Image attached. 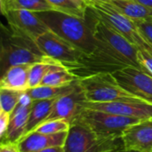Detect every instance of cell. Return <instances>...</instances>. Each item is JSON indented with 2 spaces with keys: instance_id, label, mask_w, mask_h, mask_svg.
Returning a JSON list of instances; mask_svg holds the SVG:
<instances>
[{
  "instance_id": "obj_35",
  "label": "cell",
  "mask_w": 152,
  "mask_h": 152,
  "mask_svg": "<svg viewBox=\"0 0 152 152\" xmlns=\"http://www.w3.org/2000/svg\"><path fill=\"white\" fill-rule=\"evenodd\" d=\"M118 152H120V151H118Z\"/></svg>"
},
{
  "instance_id": "obj_13",
  "label": "cell",
  "mask_w": 152,
  "mask_h": 152,
  "mask_svg": "<svg viewBox=\"0 0 152 152\" xmlns=\"http://www.w3.org/2000/svg\"><path fill=\"white\" fill-rule=\"evenodd\" d=\"M124 151L152 152V120L128 126L121 134Z\"/></svg>"
},
{
  "instance_id": "obj_8",
  "label": "cell",
  "mask_w": 152,
  "mask_h": 152,
  "mask_svg": "<svg viewBox=\"0 0 152 152\" xmlns=\"http://www.w3.org/2000/svg\"><path fill=\"white\" fill-rule=\"evenodd\" d=\"M36 43L45 56L60 61L65 67L78 62L84 53H86L75 45L63 39L51 30L38 37L36 39Z\"/></svg>"
},
{
  "instance_id": "obj_15",
  "label": "cell",
  "mask_w": 152,
  "mask_h": 152,
  "mask_svg": "<svg viewBox=\"0 0 152 152\" xmlns=\"http://www.w3.org/2000/svg\"><path fill=\"white\" fill-rule=\"evenodd\" d=\"M68 133L47 134L33 132L21 138L17 144L20 152H36L52 147H61L66 142Z\"/></svg>"
},
{
  "instance_id": "obj_28",
  "label": "cell",
  "mask_w": 152,
  "mask_h": 152,
  "mask_svg": "<svg viewBox=\"0 0 152 152\" xmlns=\"http://www.w3.org/2000/svg\"><path fill=\"white\" fill-rule=\"evenodd\" d=\"M11 115L12 114H9V113L0 110V137H1V139L6 134V131H7L9 124H10Z\"/></svg>"
},
{
  "instance_id": "obj_17",
  "label": "cell",
  "mask_w": 152,
  "mask_h": 152,
  "mask_svg": "<svg viewBox=\"0 0 152 152\" xmlns=\"http://www.w3.org/2000/svg\"><path fill=\"white\" fill-rule=\"evenodd\" d=\"M118 12L135 22H152V9L135 0H111L110 2Z\"/></svg>"
},
{
  "instance_id": "obj_24",
  "label": "cell",
  "mask_w": 152,
  "mask_h": 152,
  "mask_svg": "<svg viewBox=\"0 0 152 152\" xmlns=\"http://www.w3.org/2000/svg\"><path fill=\"white\" fill-rule=\"evenodd\" d=\"M53 7V10L65 12L68 14L75 15L80 18H86L87 10L82 9L73 0H46Z\"/></svg>"
},
{
  "instance_id": "obj_29",
  "label": "cell",
  "mask_w": 152,
  "mask_h": 152,
  "mask_svg": "<svg viewBox=\"0 0 152 152\" xmlns=\"http://www.w3.org/2000/svg\"><path fill=\"white\" fill-rule=\"evenodd\" d=\"M0 152H20L18 144L10 142H1Z\"/></svg>"
},
{
  "instance_id": "obj_30",
  "label": "cell",
  "mask_w": 152,
  "mask_h": 152,
  "mask_svg": "<svg viewBox=\"0 0 152 152\" xmlns=\"http://www.w3.org/2000/svg\"><path fill=\"white\" fill-rule=\"evenodd\" d=\"M36 152H64V147L63 146H61V147H52V148H47V149Z\"/></svg>"
},
{
  "instance_id": "obj_18",
  "label": "cell",
  "mask_w": 152,
  "mask_h": 152,
  "mask_svg": "<svg viewBox=\"0 0 152 152\" xmlns=\"http://www.w3.org/2000/svg\"><path fill=\"white\" fill-rule=\"evenodd\" d=\"M56 99L33 101L23 137L30 134L37 126L41 125L46 120V118L51 113L52 108Z\"/></svg>"
},
{
  "instance_id": "obj_33",
  "label": "cell",
  "mask_w": 152,
  "mask_h": 152,
  "mask_svg": "<svg viewBox=\"0 0 152 152\" xmlns=\"http://www.w3.org/2000/svg\"><path fill=\"white\" fill-rule=\"evenodd\" d=\"M111 0H88V2H89V6L91 5V4H93V3H94V2H108V3H110Z\"/></svg>"
},
{
  "instance_id": "obj_1",
  "label": "cell",
  "mask_w": 152,
  "mask_h": 152,
  "mask_svg": "<svg viewBox=\"0 0 152 152\" xmlns=\"http://www.w3.org/2000/svg\"><path fill=\"white\" fill-rule=\"evenodd\" d=\"M87 10L95 41L94 52L115 71L129 66L142 69L137 58L139 49L113 27L98 18L89 8Z\"/></svg>"
},
{
  "instance_id": "obj_22",
  "label": "cell",
  "mask_w": 152,
  "mask_h": 152,
  "mask_svg": "<svg viewBox=\"0 0 152 152\" xmlns=\"http://www.w3.org/2000/svg\"><path fill=\"white\" fill-rule=\"evenodd\" d=\"M59 64H61L60 61H55L50 57H46V56L43 61L32 64L30 70H29V77H28L29 88H34V87L39 86L41 85L44 77L48 74V72Z\"/></svg>"
},
{
  "instance_id": "obj_16",
  "label": "cell",
  "mask_w": 152,
  "mask_h": 152,
  "mask_svg": "<svg viewBox=\"0 0 152 152\" xmlns=\"http://www.w3.org/2000/svg\"><path fill=\"white\" fill-rule=\"evenodd\" d=\"M32 64L17 65L9 68L3 75L0 81V89H9L25 92L28 86L29 70Z\"/></svg>"
},
{
  "instance_id": "obj_20",
  "label": "cell",
  "mask_w": 152,
  "mask_h": 152,
  "mask_svg": "<svg viewBox=\"0 0 152 152\" xmlns=\"http://www.w3.org/2000/svg\"><path fill=\"white\" fill-rule=\"evenodd\" d=\"M1 12L4 13L10 10H28L31 12H44L53 10L46 0H0Z\"/></svg>"
},
{
  "instance_id": "obj_32",
  "label": "cell",
  "mask_w": 152,
  "mask_h": 152,
  "mask_svg": "<svg viewBox=\"0 0 152 152\" xmlns=\"http://www.w3.org/2000/svg\"><path fill=\"white\" fill-rule=\"evenodd\" d=\"M135 1L143 4L146 7H149V8L152 9V0H135Z\"/></svg>"
},
{
  "instance_id": "obj_12",
  "label": "cell",
  "mask_w": 152,
  "mask_h": 152,
  "mask_svg": "<svg viewBox=\"0 0 152 152\" xmlns=\"http://www.w3.org/2000/svg\"><path fill=\"white\" fill-rule=\"evenodd\" d=\"M86 101V100L84 92L77 84V87L72 92L56 99L52 108L51 113L45 121L53 119H65L71 124L80 110L83 109V103Z\"/></svg>"
},
{
  "instance_id": "obj_11",
  "label": "cell",
  "mask_w": 152,
  "mask_h": 152,
  "mask_svg": "<svg viewBox=\"0 0 152 152\" xmlns=\"http://www.w3.org/2000/svg\"><path fill=\"white\" fill-rule=\"evenodd\" d=\"M83 107L90 110H101L141 120H152V104L147 102H88L86 101L83 103Z\"/></svg>"
},
{
  "instance_id": "obj_9",
  "label": "cell",
  "mask_w": 152,
  "mask_h": 152,
  "mask_svg": "<svg viewBox=\"0 0 152 152\" xmlns=\"http://www.w3.org/2000/svg\"><path fill=\"white\" fill-rule=\"evenodd\" d=\"M119 86L140 100L152 104V77L135 67H126L112 73Z\"/></svg>"
},
{
  "instance_id": "obj_31",
  "label": "cell",
  "mask_w": 152,
  "mask_h": 152,
  "mask_svg": "<svg viewBox=\"0 0 152 152\" xmlns=\"http://www.w3.org/2000/svg\"><path fill=\"white\" fill-rule=\"evenodd\" d=\"M77 5H79L82 9L84 10H87V8L89 7V2L88 0H73Z\"/></svg>"
},
{
  "instance_id": "obj_27",
  "label": "cell",
  "mask_w": 152,
  "mask_h": 152,
  "mask_svg": "<svg viewBox=\"0 0 152 152\" xmlns=\"http://www.w3.org/2000/svg\"><path fill=\"white\" fill-rule=\"evenodd\" d=\"M140 31L152 45V22H136Z\"/></svg>"
},
{
  "instance_id": "obj_5",
  "label": "cell",
  "mask_w": 152,
  "mask_h": 152,
  "mask_svg": "<svg viewBox=\"0 0 152 152\" xmlns=\"http://www.w3.org/2000/svg\"><path fill=\"white\" fill-rule=\"evenodd\" d=\"M142 121L147 120H141L83 107L71 124L81 125L102 137L121 138V134L125 129L133 124Z\"/></svg>"
},
{
  "instance_id": "obj_26",
  "label": "cell",
  "mask_w": 152,
  "mask_h": 152,
  "mask_svg": "<svg viewBox=\"0 0 152 152\" xmlns=\"http://www.w3.org/2000/svg\"><path fill=\"white\" fill-rule=\"evenodd\" d=\"M138 61L141 65L142 70L148 73L152 77V55L148 52L138 50L137 53Z\"/></svg>"
},
{
  "instance_id": "obj_6",
  "label": "cell",
  "mask_w": 152,
  "mask_h": 152,
  "mask_svg": "<svg viewBox=\"0 0 152 152\" xmlns=\"http://www.w3.org/2000/svg\"><path fill=\"white\" fill-rule=\"evenodd\" d=\"M98 18L113 27L139 50L152 55V45L140 31L136 22L118 12L110 3L94 2L88 7Z\"/></svg>"
},
{
  "instance_id": "obj_10",
  "label": "cell",
  "mask_w": 152,
  "mask_h": 152,
  "mask_svg": "<svg viewBox=\"0 0 152 152\" xmlns=\"http://www.w3.org/2000/svg\"><path fill=\"white\" fill-rule=\"evenodd\" d=\"M3 15L6 18L9 28L12 32L35 41L38 37L49 30L35 12L23 9L10 10L3 13Z\"/></svg>"
},
{
  "instance_id": "obj_4",
  "label": "cell",
  "mask_w": 152,
  "mask_h": 152,
  "mask_svg": "<svg viewBox=\"0 0 152 152\" xmlns=\"http://www.w3.org/2000/svg\"><path fill=\"white\" fill-rule=\"evenodd\" d=\"M78 85L88 102H145L122 88L112 73H98L79 78Z\"/></svg>"
},
{
  "instance_id": "obj_21",
  "label": "cell",
  "mask_w": 152,
  "mask_h": 152,
  "mask_svg": "<svg viewBox=\"0 0 152 152\" xmlns=\"http://www.w3.org/2000/svg\"><path fill=\"white\" fill-rule=\"evenodd\" d=\"M78 78L72 74L63 64H59L52 69L44 77L40 86H64L74 83Z\"/></svg>"
},
{
  "instance_id": "obj_34",
  "label": "cell",
  "mask_w": 152,
  "mask_h": 152,
  "mask_svg": "<svg viewBox=\"0 0 152 152\" xmlns=\"http://www.w3.org/2000/svg\"><path fill=\"white\" fill-rule=\"evenodd\" d=\"M120 152H136V151H124V150H123V151H121Z\"/></svg>"
},
{
  "instance_id": "obj_14",
  "label": "cell",
  "mask_w": 152,
  "mask_h": 152,
  "mask_svg": "<svg viewBox=\"0 0 152 152\" xmlns=\"http://www.w3.org/2000/svg\"><path fill=\"white\" fill-rule=\"evenodd\" d=\"M32 102L33 101L31 98L27 94L26 92H24L19 104L11 115L10 124L6 134L2 138V142L17 143L23 137Z\"/></svg>"
},
{
  "instance_id": "obj_19",
  "label": "cell",
  "mask_w": 152,
  "mask_h": 152,
  "mask_svg": "<svg viewBox=\"0 0 152 152\" xmlns=\"http://www.w3.org/2000/svg\"><path fill=\"white\" fill-rule=\"evenodd\" d=\"M77 81L74 83L64 86H39L34 88H28L27 91V94L31 98L32 101L37 100H49V99H56L62 95H65L70 92H72L77 86Z\"/></svg>"
},
{
  "instance_id": "obj_7",
  "label": "cell",
  "mask_w": 152,
  "mask_h": 152,
  "mask_svg": "<svg viewBox=\"0 0 152 152\" xmlns=\"http://www.w3.org/2000/svg\"><path fill=\"white\" fill-rule=\"evenodd\" d=\"M64 152H118L124 150L121 138L102 137L78 125L71 124Z\"/></svg>"
},
{
  "instance_id": "obj_25",
  "label": "cell",
  "mask_w": 152,
  "mask_h": 152,
  "mask_svg": "<svg viewBox=\"0 0 152 152\" xmlns=\"http://www.w3.org/2000/svg\"><path fill=\"white\" fill-rule=\"evenodd\" d=\"M70 128V123L65 119H53L42 123L37 126L31 133L37 132L39 134H54L59 133L69 132Z\"/></svg>"
},
{
  "instance_id": "obj_23",
  "label": "cell",
  "mask_w": 152,
  "mask_h": 152,
  "mask_svg": "<svg viewBox=\"0 0 152 152\" xmlns=\"http://www.w3.org/2000/svg\"><path fill=\"white\" fill-rule=\"evenodd\" d=\"M23 93L15 90L0 89V110L12 114L19 104Z\"/></svg>"
},
{
  "instance_id": "obj_3",
  "label": "cell",
  "mask_w": 152,
  "mask_h": 152,
  "mask_svg": "<svg viewBox=\"0 0 152 152\" xmlns=\"http://www.w3.org/2000/svg\"><path fill=\"white\" fill-rule=\"evenodd\" d=\"M1 41V70L2 75L11 67L23 64H34L45 58L35 40L4 29Z\"/></svg>"
},
{
  "instance_id": "obj_2",
  "label": "cell",
  "mask_w": 152,
  "mask_h": 152,
  "mask_svg": "<svg viewBox=\"0 0 152 152\" xmlns=\"http://www.w3.org/2000/svg\"><path fill=\"white\" fill-rule=\"evenodd\" d=\"M36 14L49 30L75 45L84 53H91L95 50V41L88 10L86 18H80L56 10L37 12Z\"/></svg>"
}]
</instances>
